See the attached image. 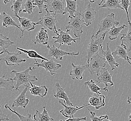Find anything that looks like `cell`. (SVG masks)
I'll use <instances>...</instances> for the list:
<instances>
[{"label": "cell", "instance_id": "cell-1", "mask_svg": "<svg viewBox=\"0 0 131 121\" xmlns=\"http://www.w3.org/2000/svg\"><path fill=\"white\" fill-rule=\"evenodd\" d=\"M35 69V67L32 68L29 67L28 68L22 72L12 70L10 72L11 75L12 74L15 75V77L13 79L14 81L16 82V84L15 85L16 90L20 91V87L21 85L25 86V87H29L31 86L30 83L38 81V78L36 77V76L31 75L29 74L30 71H32Z\"/></svg>", "mask_w": 131, "mask_h": 121}, {"label": "cell", "instance_id": "cell-2", "mask_svg": "<svg viewBox=\"0 0 131 121\" xmlns=\"http://www.w3.org/2000/svg\"><path fill=\"white\" fill-rule=\"evenodd\" d=\"M106 33H107V31L103 33L101 37L97 40H94V35L93 34L91 37L90 43L88 44L87 48L88 55L86 58L87 59L88 63L89 62L91 58L101 52V48L102 46V44L104 41Z\"/></svg>", "mask_w": 131, "mask_h": 121}, {"label": "cell", "instance_id": "cell-3", "mask_svg": "<svg viewBox=\"0 0 131 121\" xmlns=\"http://www.w3.org/2000/svg\"><path fill=\"white\" fill-rule=\"evenodd\" d=\"M84 23L80 12L76 14L74 17L71 18L70 21L66 27V30L69 29L73 31L76 37L81 40V36L83 33V28Z\"/></svg>", "mask_w": 131, "mask_h": 121}, {"label": "cell", "instance_id": "cell-4", "mask_svg": "<svg viewBox=\"0 0 131 121\" xmlns=\"http://www.w3.org/2000/svg\"><path fill=\"white\" fill-rule=\"evenodd\" d=\"M106 63L107 62L103 56H101L98 54L91 58L88 63V70L91 75L96 74L97 76H98L101 69L105 68Z\"/></svg>", "mask_w": 131, "mask_h": 121}, {"label": "cell", "instance_id": "cell-5", "mask_svg": "<svg viewBox=\"0 0 131 121\" xmlns=\"http://www.w3.org/2000/svg\"><path fill=\"white\" fill-rule=\"evenodd\" d=\"M47 14L44 16L40 18L39 20L36 23V25H41L43 28H48L53 31L56 35H58V31L56 29V23L57 19L56 15H52L48 11H46Z\"/></svg>", "mask_w": 131, "mask_h": 121}, {"label": "cell", "instance_id": "cell-6", "mask_svg": "<svg viewBox=\"0 0 131 121\" xmlns=\"http://www.w3.org/2000/svg\"><path fill=\"white\" fill-rule=\"evenodd\" d=\"M6 53H7V55L1 58L0 60L4 61L6 65L8 66H20L21 64L26 62V59L20 57V55L23 54L21 51L17 52H9L8 51Z\"/></svg>", "mask_w": 131, "mask_h": 121}, {"label": "cell", "instance_id": "cell-7", "mask_svg": "<svg viewBox=\"0 0 131 121\" xmlns=\"http://www.w3.org/2000/svg\"><path fill=\"white\" fill-rule=\"evenodd\" d=\"M58 34L56 36H53V38L56 40L54 42V44L58 43L60 44V45L58 48H60L62 45H67L70 46L72 44V43L73 42L74 43H76V41L80 39L79 38H73L70 35L69 29L66 30L64 32L62 29H58Z\"/></svg>", "mask_w": 131, "mask_h": 121}, {"label": "cell", "instance_id": "cell-8", "mask_svg": "<svg viewBox=\"0 0 131 121\" xmlns=\"http://www.w3.org/2000/svg\"><path fill=\"white\" fill-rule=\"evenodd\" d=\"M119 24V23L115 20L114 14L112 13L101 21L99 30L94 35V37H97L99 34L104 31H108L114 26L118 25Z\"/></svg>", "mask_w": 131, "mask_h": 121}, {"label": "cell", "instance_id": "cell-9", "mask_svg": "<svg viewBox=\"0 0 131 121\" xmlns=\"http://www.w3.org/2000/svg\"><path fill=\"white\" fill-rule=\"evenodd\" d=\"M46 11L56 15L57 14H63L65 9V4L62 0H47L46 1Z\"/></svg>", "mask_w": 131, "mask_h": 121}, {"label": "cell", "instance_id": "cell-10", "mask_svg": "<svg viewBox=\"0 0 131 121\" xmlns=\"http://www.w3.org/2000/svg\"><path fill=\"white\" fill-rule=\"evenodd\" d=\"M48 57L56 58L58 60H62L63 56H77L79 55V52H69L61 49L59 48L56 47L54 45L53 46L48 45Z\"/></svg>", "mask_w": 131, "mask_h": 121}, {"label": "cell", "instance_id": "cell-11", "mask_svg": "<svg viewBox=\"0 0 131 121\" xmlns=\"http://www.w3.org/2000/svg\"><path fill=\"white\" fill-rule=\"evenodd\" d=\"M35 62L34 64L37 67H42L45 68L46 71H49L51 75H54L56 74V72L58 69L61 67V65L60 64L56 63L53 60V59H51L48 61L42 60L40 63H39L35 59Z\"/></svg>", "mask_w": 131, "mask_h": 121}, {"label": "cell", "instance_id": "cell-12", "mask_svg": "<svg viewBox=\"0 0 131 121\" xmlns=\"http://www.w3.org/2000/svg\"><path fill=\"white\" fill-rule=\"evenodd\" d=\"M58 102H59V104H61V105H62L64 108L62 110H61V111H60V112L64 117H67V118H69L74 117V114L79 110L81 109V108H84L85 107L90 105V104H88L86 105H84L83 106H81L80 107H79L78 106H76V107L69 106L67 105L65 103H64V102H63V100H62L61 99L58 100Z\"/></svg>", "mask_w": 131, "mask_h": 121}, {"label": "cell", "instance_id": "cell-13", "mask_svg": "<svg viewBox=\"0 0 131 121\" xmlns=\"http://www.w3.org/2000/svg\"><path fill=\"white\" fill-rule=\"evenodd\" d=\"M80 13L83 19L84 25L86 26H88L91 25L92 23L95 19L96 11L89 4L86 7V9L82 10Z\"/></svg>", "mask_w": 131, "mask_h": 121}, {"label": "cell", "instance_id": "cell-14", "mask_svg": "<svg viewBox=\"0 0 131 121\" xmlns=\"http://www.w3.org/2000/svg\"><path fill=\"white\" fill-rule=\"evenodd\" d=\"M95 82L97 85L100 83H104L106 87H110L108 85L109 83H110L111 86L114 85L112 81V75L110 73L108 69L106 68L101 69V72L98 76H97V78Z\"/></svg>", "mask_w": 131, "mask_h": 121}, {"label": "cell", "instance_id": "cell-15", "mask_svg": "<svg viewBox=\"0 0 131 121\" xmlns=\"http://www.w3.org/2000/svg\"><path fill=\"white\" fill-rule=\"evenodd\" d=\"M109 43H107V48L106 51L103 49V46L101 48V54L103 56L107 63L111 67V70H114V69H117L118 68L119 64L117 63L115 61V59L114 58L112 54V52L109 46Z\"/></svg>", "mask_w": 131, "mask_h": 121}, {"label": "cell", "instance_id": "cell-16", "mask_svg": "<svg viewBox=\"0 0 131 121\" xmlns=\"http://www.w3.org/2000/svg\"><path fill=\"white\" fill-rule=\"evenodd\" d=\"M28 90V87H25L20 95L13 101V104L12 105V107H16L17 108L19 107H21L23 108H26L29 102V99L27 98L26 96V93Z\"/></svg>", "mask_w": 131, "mask_h": 121}, {"label": "cell", "instance_id": "cell-17", "mask_svg": "<svg viewBox=\"0 0 131 121\" xmlns=\"http://www.w3.org/2000/svg\"><path fill=\"white\" fill-rule=\"evenodd\" d=\"M0 19L1 23H3V26L4 27L8 28V27L13 26L18 28L21 31L22 35L20 36V38H22V36L24 34L23 31L20 28V25L16 23L15 21L14 20L13 18L11 17L10 15H8L7 13L4 12L3 13L1 14Z\"/></svg>", "mask_w": 131, "mask_h": 121}, {"label": "cell", "instance_id": "cell-18", "mask_svg": "<svg viewBox=\"0 0 131 121\" xmlns=\"http://www.w3.org/2000/svg\"><path fill=\"white\" fill-rule=\"evenodd\" d=\"M56 92L54 93L53 96L56 98L58 100L63 99L64 103L67 105L69 106H73V104L71 102L68 98V96L65 91V89L61 87L59 83H57L56 84Z\"/></svg>", "mask_w": 131, "mask_h": 121}, {"label": "cell", "instance_id": "cell-19", "mask_svg": "<svg viewBox=\"0 0 131 121\" xmlns=\"http://www.w3.org/2000/svg\"><path fill=\"white\" fill-rule=\"evenodd\" d=\"M127 49V46L124 44L123 42H121V45L117 47L116 50L112 52V54L115 59L118 58H122L124 60L127 61V62L131 65V63L129 60Z\"/></svg>", "mask_w": 131, "mask_h": 121}, {"label": "cell", "instance_id": "cell-20", "mask_svg": "<svg viewBox=\"0 0 131 121\" xmlns=\"http://www.w3.org/2000/svg\"><path fill=\"white\" fill-rule=\"evenodd\" d=\"M73 69L70 72L69 75L72 76L73 80L83 79V74L85 70L88 69V64L86 65H75L72 63Z\"/></svg>", "mask_w": 131, "mask_h": 121}, {"label": "cell", "instance_id": "cell-21", "mask_svg": "<svg viewBox=\"0 0 131 121\" xmlns=\"http://www.w3.org/2000/svg\"><path fill=\"white\" fill-rule=\"evenodd\" d=\"M15 17L17 18L18 20L20 22V27L23 28V33H24L25 31H30L35 29L36 25V23L32 22L29 19L25 17H21L19 15L16 14L13 16V19Z\"/></svg>", "mask_w": 131, "mask_h": 121}, {"label": "cell", "instance_id": "cell-22", "mask_svg": "<svg viewBox=\"0 0 131 121\" xmlns=\"http://www.w3.org/2000/svg\"><path fill=\"white\" fill-rule=\"evenodd\" d=\"M48 31L45 28H41L40 31L37 33L35 39L33 40L34 45L36 44H40L45 45H48Z\"/></svg>", "mask_w": 131, "mask_h": 121}, {"label": "cell", "instance_id": "cell-23", "mask_svg": "<svg viewBox=\"0 0 131 121\" xmlns=\"http://www.w3.org/2000/svg\"><path fill=\"white\" fill-rule=\"evenodd\" d=\"M66 2L67 3V6L62 15H64L67 13H68L69 15L68 17L69 19H70L71 18L74 17L75 16L76 14L79 12L77 11V9L78 7L77 1L66 0Z\"/></svg>", "mask_w": 131, "mask_h": 121}, {"label": "cell", "instance_id": "cell-24", "mask_svg": "<svg viewBox=\"0 0 131 121\" xmlns=\"http://www.w3.org/2000/svg\"><path fill=\"white\" fill-rule=\"evenodd\" d=\"M30 84L31 86L28 87V88L31 95L35 96H40L42 98L47 95L48 92V88L45 86H36L33 84L32 83H30Z\"/></svg>", "mask_w": 131, "mask_h": 121}, {"label": "cell", "instance_id": "cell-25", "mask_svg": "<svg viewBox=\"0 0 131 121\" xmlns=\"http://www.w3.org/2000/svg\"><path fill=\"white\" fill-rule=\"evenodd\" d=\"M90 99L89 100V104L91 106L95 107L96 109H99L101 107H103L105 105V99L106 97L104 95L96 96H89Z\"/></svg>", "mask_w": 131, "mask_h": 121}, {"label": "cell", "instance_id": "cell-26", "mask_svg": "<svg viewBox=\"0 0 131 121\" xmlns=\"http://www.w3.org/2000/svg\"><path fill=\"white\" fill-rule=\"evenodd\" d=\"M100 8H106L108 10L113 8H120L123 9L121 4L119 0H102L99 4Z\"/></svg>", "mask_w": 131, "mask_h": 121}, {"label": "cell", "instance_id": "cell-27", "mask_svg": "<svg viewBox=\"0 0 131 121\" xmlns=\"http://www.w3.org/2000/svg\"><path fill=\"white\" fill-rule=\"evenodd\" d=\"M14 43L10 40L6 36L0 35V54H5L8 51V48L13 46Z\"/></svg>", "mask_w": 131, "mask_h": 121}, {"label": "cell", "instance_id": "cell-28", "mask_svg": "<svg viewBox=\"0 0 131 121\" xmlns=\"http://www.w3.org/2000/svg\"><path fill=\"white\" fill-rule=\"evenodd\" d=\"M85 86L88 88V89L91 91L92 93H96L97 96H100L101 95V93L99 92L100 90H103L105 91L106 92H107L108 90L107 88V87H105V88H100L97 84H96L95 81L93 80H91L90 81L86 82L85 83Z\"/></svg>", "mask_w": 131, "mask_h": 121}, {"label": "cell", "instance_id": "cell-29", "mask_svg": "<svg viewBox=\"0 0 131 121\" xmlns=\"http://www.w3.org/2000/svg\"><path fill=\"white\" fill-rule=\"evenodd\" d=\"M46 108V106L43 107V110L42 113L38 110H36V113L34 116V119L35 121H54V119L50 117Z\"/></svg>", "mask_w": 131, "mask_h": 121}, {"label": "cell", "instance_id": "cell-30", "mask_svg": "<svg viewBox=\"0 0 131 121\" xmlns=\"http://www.w3.org/2000/svg\"><path fill=\"white\" fill-rule=\"evenodd\" d=\"M126 27V24H123L120 27L114 26L110 30L107 31L109 35V39L110 40L114 41L117 39L118 36L121 35V31Z\"/></svg>", "mask_w": 131, "mask_h": 121}, {"label": "cell", "instance_id": "cell-31", "mask_svg": "<svg viewBox=\"0 0 131 121\" xmlns=\"http://www.w3.org/2000/svg\"><path fill=\"white\" fill-rule=\"evenodd\" d=\"M5 77L4 75L0 78V87L4 88L7 90L12 91L14 88H15L13 78H8V79H5Z\"/></svg>", "mask_w": 131, "mask_h": 121}, {"label": "cell", "instance_id": "cell-32", "mask_svg": "<svg viewBox=\"0 0 131 121\" xmlns=\"http://www.w3.org/2000/svg\"><path fill=\"white\" fill-rule=\"evenodd\" d=\"M18 50L20 51L23 53L27 55V58H34L35 59L36 58L40 59L42 60H46L48 61V60L47 58L44 57L43 56L39 54L36 51L34 50H26L21 48H17Z\"/></svg>", "mask_w": 131, "mask_h": 121}, {"label": "cell", "instance_id": "cell-33", "mask_svg": "<svg viewBox=\"0 0 131 121\" xmlns=\"http://www.w3.org/2000/svg\"><path fill=\"white\" fill-rule=\"evenodd\" d=\"M5 108L6 109H8L11 112L15 114V115L19 117V118L20 119V121H35L34 119L32 118V115H31L30 114L28 113V111H27V116H23V115H20V114L18 112H17L15 110H13L12 108H11L10 106L8 105V103L6 104H5Z\"/></svg>", "mask_w": 131, "mask_h": 121}, {"label": "cell", "instance_id": "cell-34", "mask_svg": "<svg viewBox=\"0 0 131 121\" xmlns=\"http://www.w3.org/2000/svg\"><path fill=\"white\" fill-rule=\"evenodd\" d=\"M128 30L126 33H122L121 34V38L120 40L121 42H126L129 46L128 51H131V23L129 22Z\"/></svg>", "mask_w": 131, "mask_h": 121}, {"label": "cell", "instance_id": "cell-35", "mask_svg": "<svg viewBox=\"0 0 131 121\" xmlns=\"http://www.w3.org/2000/svg\"><path fill=\"white\" fill-rule=\"evenodd\" d=\"M23 3V0H16L13 1L11 8L16 15H18L23 11L21 8V5Z\"/></svg>", "mask_w": 131, "mask_h": 121}, {"label": "cell", "instance_id": "cell-36", "mask_svg": "<svg viewBox=\"0 0 131 121\" xmlns=\"http://www.w3.org/2000/svg\"><path fill=\"white\" fill-rule=\"evenodd\" d=\"M35 6L33 5L32 1L27 0L24 4V9L23 10V13H28L29 15L33 14V9L35 8Z\"/></svg>", "mask_w": 131, "mask_h": 121}, {"label": "cell", "instance_id": "cell-37", "mask_svg": "<svg viewBox=\"0 0 131 121\" xmlns=\"http://www.w3.org/2000/svg\"><path fill=\"white\" fill-rule=\"evenodd\" d=\"M90 113V118L92 121H103L104 119L108 118L109 116L107 115H102L100 116H97L96 113L94 111H91L89 108H87Z\"/></svg>", "mask_w": 131, "mask_h": 121}, {"label": "cell", "instance_id": "cell-38", "mask_svg": "<svg viewBox=\"0 0 131 121\" xmlns=\"http://www.w3.org/2000/svg\"><path fill=\"white\" fill-rule=\"evenodd\" d=\"M33 5L37 6L38 7L39 9V13L41 14L42 13V10L43 8L45 9L46 7V4H45L46 1H37V0H33L32 1Z\"/></svg>", "mask_w": 131, "mask_h": 121}, {"label": "cell", "instance_id": "cell-39", "mask_svg": "<svg viewBox=\"0 0 131 121\" xmlns=\"http://www.w3.org/2000/svg\"><path fill=\"white\" fill-rule=\"evenodd\" d=\"M121 6L123 9L126 11V15L128 20V23L130 22V20L129 17L128 8L129 6H130V1L129 0H121Z\"/></svg>", "mask_w": 131, "mask_h": 121}, {"label": "cell", "instance_id": "cell-40", "mask_svg": "<svg viewBox=\"0 0 131 121\" xmlns=\"http://www.w3.org/2000/svg\"><path fill=\"white\" fill-rule=\"evenodd\" d=\"M86 117H80V118H77V117H73V118H70L67 119L66 120H60V121H81L83 120H86Z\"/></svg>", "mask_w": 131, "mask_h": 121}, {"label": "cell", "instance_id": "cell-41", "mask_svg": "<svg viewBox=\"0 0 131 121\" xmlns=\"http://www.w3.org/2000/svg\"><path fill=\"white\" fill-rule=\"evenodd\" d=\"M1 121H9V118L8 117V116L5 115L3 113V112L2 110H1Z\"/></svg>", "mask_w": 131, "mask_h": 121}, {"label": "cell", "instance_id": "cell-42", "mask_svg": "<svg viewBox=\"0 0 131 121\" xmlns=\"http://www.w3.org/2000/svg\"><path fill=\"white\" fill-rule=\"evenodd\" d=\"M127 102L129 104H131V97H130V96L128 97V99L127 100Z\"/></svg>", "mask_w": 131, "mask_h": 121}, {"label": "cell", "instance_id": "cell-43", "mask_svg": "<svg viewBox=\"0 0 131 121\" xmlns=\"http://www.w3.org/2000/svg\"><path fill=\"white\" fill-rule=\"evenodd\" d=\"M10 1H4V3H5V4H7L8 3H9V2H10Z\"/></svg>", "mask_w": 131, "mask_h": 121}, {"label": "cell", "instance_id": "cell-44", "mask_svg": "<svg viewBox=\"0 0 131 121\" xmlns=\"http://www.w3.org/2000/svg\"><path fill=\"white\" fill-rule=\"evenodd\" d=\"M103 121H111V120H109L108 118H106L105 119H104Z\"/></svg>", "mask_w": 131, "mask_h": 121}, {"label": "cell", "instance_id": "cell-45", "mask_svg": "<svg viewBox=\"0 0 131 121\" xmlns=\"http://www.w3.org/2000/svg\"><path fill=\"white\" fill-rule=\"evenodd\" d=\"M129 121H131V113L129 116Z\"/></svg>", "mask_w": 131, "mask_h": 121}, {"label": "cell", "instance_id": "cell-46", "mask_svg": "<svg viewBox=\"0 0 131 121\" xmlns=\"http://www.w3.org/2000/svg\"><path fill=\"white\" fill-rule=\"evenodd\" d=\"M128 59L129 60V61L130 62V63H131V57H129L128 56Z\"/></svg>", "mask_w": 131, "mask_h": 121}, {"label": "cell", "instance_id": "cell-47", "mask_svg": "<svg viewBox=\"0 0 131 121\" xmlns=\"http://www.w3.org/2000/svg\"><path fill=\"white\" fill-rule=\"evenodd\" d=\"M130 6L131 7V1H130Z\"/></svg>", "mask_w": 131, "mask_h": 121}]
</instances>
